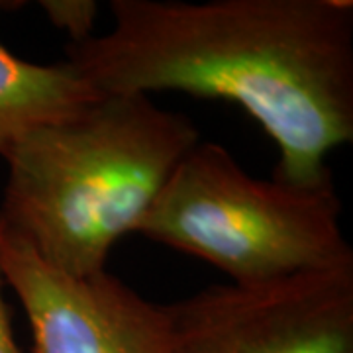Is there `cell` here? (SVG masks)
Listing matches in <instances>:
<instances>
[{"label": "cell", "instance_id": "1", "mask_svg": "<svg viewBox=\"0 0 353 353\" xmlns=\"http://www.w3.org/2000/svg\"><path fill=\"white\" fill-rule=\"evenodd\" d=\"M110 10V32L65 46L90 87L236 102L277 143L275 179H334L326 157L353 139L352 0H112Z\"/></svg>", "mask_w": 353, "mask_h": 353}, {"label": "cell", "instance_id": "2", "mask_svg": "<svg viewBox=\"0 0 353 353\" xmlns=\"http://www.w3.org/2000/svg\"><path fill=\"white\" fill-rule=\"evenodd\" d=\"M199 141L189 116L148 94H101L75 116L32 130L4 157L0 226L65 275L102 273L116 241L138 232Z\"/></svg>", "mask_w": 353, "mask_h": 353}, {"label": "cell", "instance_id": "3", "mask_svg": "<svg viewBox=\"0 0 353 353\" xmlns=\"http://www.w3.org/2000/svg\"><path fill=\"white\" fill-rule=\"evenodd\" d=\"M334 179L296 187L248 175L224 145L199 141L165 183L138 234L214 265L234 285L353 265Z\"/></svg>", "mask_w": 353, "mask_h": 353}, {"label": "cell", "instance_id": "4", "mask_svg": "<svg viewBox=\"0 0 353 353\" xmlns=\"http://www.w3.org/2000/svg\"><path fill=\"white\" fill-rule=\"evenodd\" d=\"M171 353H353V265L167 304Z\"/></svg>", "mask_w": 353, "mask_h": 353}, {"label": "cell", "instance_id": "5", "mask_svg": "<svg viewBox=\"0 0 353 353\" xmlns=\"http://www.w3.org/2000/svg\"><path fill=\"white\" fill-rule=\"evenodd\" d=\"M0 269L24 308L34 353H171L167 306L108 271L65 275L2 226Z\"/></svg>", "mask_w": 353, "mask_h": 353}, {"label": "cell", "instance_id": "6", "mask_svg": "<svg viewBox=\"0 0 353 353\" xmlns=\"http://www.w3.org/2000/svg\"><path fill=\"white\" fill-rule=\"evenodd\" d=\"M14 6L22 2L0 0V14ZM99 97L101 92L67 61L32 63L0 41V157H6L32 130L67 120Z\"/></svg>", "mask_w": 353, "mask_h": 353}, {"label": "cell", "instance_id": "7", "mask_svg": "<svg viewBox=\"0 0 353 353\" xmlns=\"http://www.w3.org/2000/svg\"><path fill=\"white\" fill-rule=\"evenodd\" d=\"M43 14L57 30L67 34V43H81L92 38L99 16V2L94 0H41Z\"/></svg>", "mask_w": 353, "mask_h": 353}, {"label": "cell", "instance_id": "8", "mask_svg": "<svg viewBox=\"0 0 353 353\" xmlns=\"http://www.w3.org/2000/svg\"><path fill=\"white\" fill-rule=\"evenodd\" d=\"M0 353H22L14 338L12 320L8 312V304L4 301V275L0 269Z\"/></svg>", "mask_w": 353, "mask_h": 353}]
</instances>
